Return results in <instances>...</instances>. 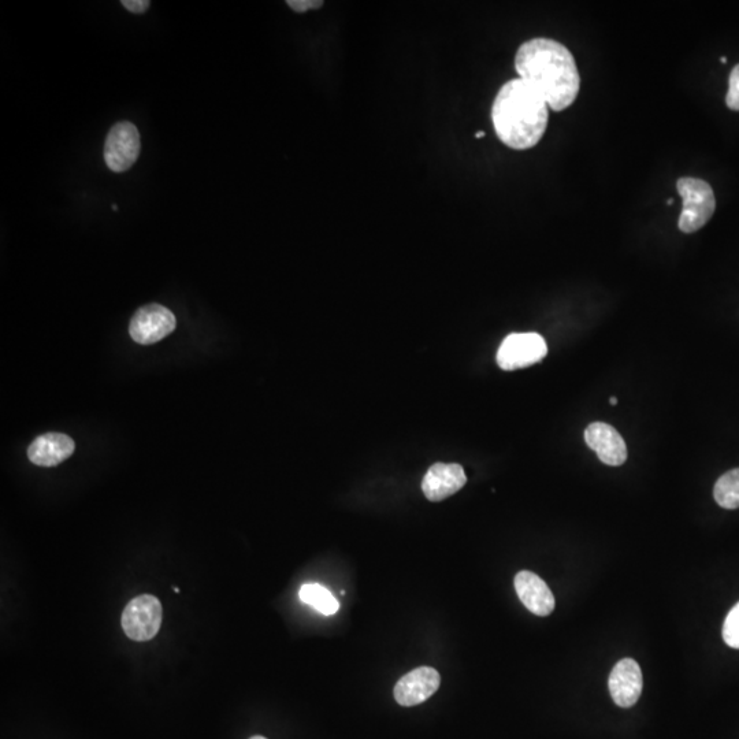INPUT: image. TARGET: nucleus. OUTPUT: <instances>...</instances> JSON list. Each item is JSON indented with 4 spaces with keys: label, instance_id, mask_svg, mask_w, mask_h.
Returning <instances> with one entry per match:
<instances>
[{
    "label": "nucleus",
    "instance_id": "f257e3e1",
    "mask_svg": "<svg viewBox=\"0 0 739 739\" xmlns=\"http://www.w3.org/2000/svg\"><path fill=\"white\" fill-rule=\"evenodd\" d=\"M515 69L519 79L536 89L553 111L568 109L581 89L574 55L556 40H527L515 55Z\"/></svg>",
    "mask_w": 739,
    "mask_h": 739
},
{
    "label": "nucleus",
    "instance_id": "f03ea898",
    "mask_svg": "<svg viewBox=\"0 0 739 739\" xmlns=\"http://www.w3.org/2000/svg\"><path fill=\"white\" fill-rule=\"evenodd\" d=\"M549 106L526 81L515 79L500 88L492 106V122L501 143L516 151L530 150L547 132Z\"/></svg>",
    "mask_w": 739,
    "mask_h": 739
},
{
    "label": "nucleus",
    "instance_id": "7ed1b4c3",
    "mask_svg": "<svg viewBox=\"0 0 739 739\" xmlns=\"http://www.w3.org/2000/svg\"><path fill=\"white\" fill-rule=\"evenodd\" d=\"M677 188L683 200L679 229L683 233H694L703 229L716 210L711 185L700 178L683 177L679 178Z\"/></svg>",
    "mask_w": 739,
    "mask_h": 739
},
{
    "label": "nucleus",
    "instance_id": "20e7f679",
    "mask_svg": "<svg viewBox=\"0 0 739 739\" xmlns=\"http://www.w3.org/2000/svg\"><path fill=\"white\" fill-rule=\"evenodd\" d=\"M126 637L146 642L159 633L162 625L161 601L151 594H141L126 605L121 618Z\"/></svg>",
    "mask_w": 739,
    "mask_h": 739
},
{
    "label": "nucleus",
    "instance_id": "39448f33",
    "mask_svg": "<svg viewBox=\"0 0 739 739\" xmlns=\"http://www.w3.org/2000/svg\"><path fill=\"white\" fill-rule=\"evenodd\" d=\"M548 354L547 341L538 333H512L497 352V365L505 371L525 369Z\"/></svg>",
    "mask_w": 739,
    "mask_h": 739
},
{
    "label": "nucleus",
    "instance_id": "423d86ee",
    "mask_svg": "<svg viewBox=\"0 0 739 739\" xmlns=\"http://www.w3.org/2000/svg\"><path fill=\"white\" fill-rule=\"evenodd\" d=\"M176 317L169 308L151 303L136 311L129 325V334L140 345L158 343L176 329Z\"/></svg>",
    "mask_w": 739,
    "mask_h": 739
},
{
    "label": "nucleus",
    "instance_id": "0eeeda50",
    "mask_svg": "<svg viewBox=\"0 0 739 739\" xmlns=\"http://www.w3.org/2000/svg\"><path fill=\"white\" fill-rule=\"evenodd\" d=\"M140 155V133L132 122L115 124L105 144V161L111 172L124 173Z\"/></svg>",
    "mask_w": 739,
    "mask_h": 739
},
{
    "label": "nucleus",
    "instance_id": "6e6552de",
    "mask_svg": "<svg viewBox=\"0 0 739 739\" xmlns=\"http://www.w3.org/2000/svg\"><path fill=\"white\" fill-rule=\"evenodd\" d=\"M440 685L441 677L437 670L432 667H418L399 679L393 696L401 707H415L429 700Z\"/></svg>",
    "mask_w": 739,
    "mask_h": 739
},
{
    "label": "nucleus",
    "instance_id": "1a4fd4ad",
    "mask_svg": "<svg viewBox=\"0 0 739 739\" xmlns=\"http://www.w3.org/2000/svg\"><path fill=\"white\" fill-rule=\"evenodd\" d=\"M609 693L620 708H631L640 700L644 679L640 664L633 659L620 660L609 675Z\"/></svg>",
    "mask_w": 739,
    "mask_h": 739
},
{
    "label": "nucleus",
    "instance_id": "9d476101",
    "mask_svg": "<svg viewBox=\"0 0 739 739\" xmlns=\"http://www.w3.org/2000/svg\"><path fill=\"white\" fill-rule=\"evenodd\" d=\"M467 484L463 467L455 463H436L427 470L422 481L423 495L438 503L458 493Z\"/></svg>",
    "mask_w": 739,
    "mask_h": 739
},
{
    "label": "nucleus",
    "instance_id": "9b49d317",
    "mask_svg": "<svg viewBox=\"0 0 739 739\" xmlns=\"http://www.w3.org/2000/svg\"><path fill=\"white\" fill-rule=\"evenodd\" d=\"M585 441L604 464L618 467L626 462L627 447L625 440L620 436L618 430L608 425V423H590L585 432Z\"/></svg>",
    "mask_w": 739,
    "mask_h": 739
},
{
    "label": "nucleus",
    "instance_id": "f8f14e48",
    "mask_svg": "<svg viewBox=\"0 0 739 739\" xmlns=\"http://www.w3.org/2000/svg\"><path fill=\"white\" fill-rule=\"evenodd\" d=\"M514 585L519 600L529 609L531 614L537 616L552 614L556 605L555 596H553L544 579L531 573V571L525 570L516 574Z\"/></svg>",
    "mask_w": 739,
    "mask_h": 739
},
{
    "label": "nucleus",
    "instance_id": "ddd939ff",
    "mask_svg": "<svg viewBox=\"0 0 739 739\" xmlns=\"http://www.w3.org/2000/svg\"><path fill=\"white\" fill-rule=\"evenodd\" d=\"M76 444L62 433H46L28 447V459L40 467H55L73 455Z\"/></svg>",
    "mask_w": 739,
    "mask_h": 739
},
{
    "label": "nucleus",
    "instance_id": "4468645a",
    "mask_svg": "<svg viewBox=\"0 0 739 739\" xmlns=\"http://www.w3.org/2000/svg\"><path fill=\"white\" fill-rule=\"evenodd\" d=\"M299 594L303 603L311 605V607L317 609L323 615H334L339 611V601L336 600V597L328 589L323 588L319 583H307V585H303Z\"/></svg>",
    "mask_w": 739,
    "mask_h": 739
},
{
    "label": "nucleus",
    "instance_id": "2eb2a0df",
    "mask_svg": "<svg viewBox=\"0 0 739 739\" xmlns=\"http://www.w3.org/2000/svg\"><path fill=\"white\" fill-rule=\"evenodd\" d=\"M713 496L724 510L739 508V469L731 470L718 479Z\"/></svg>",
    "mask_w": 739,
    "mask_h": 739
},
{
    "label": "nucleus",
    "instance_id": "dca6fc26",
    "mask_svg": "<svg viewBox=\"0 0 739 739\" xmlns=\"http://www.w3.org/2000/svg\"><path fill=\"white\" fill-rule=\"evenodd\" d=\"M723 640L730 648L739 649V603L727 615L723 626Z\"/></svg>",
    "mask_w": 739,
    "mask_h": 739
},
{
    "label": "nucleus",
    "instance_id": "f3484780",
    "mask_svg": "<svg viewBox=\"0 0 739 739\" xmlns=\"http://www.w3.org/2000/svg\"><path fill=\"white\" fill-rule=\"evenodd\" d=\"M726 103L730 110L739 111V65L730 74Z\"/></svg>",
    "mask_w": 739,
    "mask_h": 739
},
{
    "label": "nucleus",
    "instance_id": "a211bd4d",
    "mask_svg": "<svg viewBox=\"0 0 739 739\" xmlns=\"http://www.w3.org/2000/svg\"><path fill=\"white\" fill-rule=\"evenodd\" d=\"M287 5L296 13H306L308 10L321 9L322 0H288Z\"/></svg>",
    "mask_w": 739,
    "mask_h": 739
},
{
    "label": "nucleus",
    "instance_id": "6ab92c4d",
    "mask_svg": "<svg viewBox=\"0 0 739 739\" xmlns=\"http://www.w3.org/2000/svg\"><path fill=\"white\" fill-rule=\"evenodd\" d=\"M121 3L126 10H129L131 11V13L135 14L146 13V11L150 9L151 6L150 0H122Z\"/></svg>",
    "mask_w": 739,
    "mask_h": 739
},
{
    "label": "nucleus",
    "instance_id": "aec40b11",
    "mask_svg": "<svg viewBox=\"0 0 739 739\" xmlns=\"http://www.w3.org/2000/svg\"><path fill=\"white\" fill-rule=\"evenodd\" d=\"M609 403H611V406H616V404H618V399H616V397H611V399H609Z\"/></svg>",
    "mask_w": 739,
    "mask_h": 739
},
{
    "label": "nucleus",
    "instance_id": "412c9836",
    "mask_svg": "<svg viewBox=\"0 0 739 739\" xmlns=\"http://www.w3.org/2000/svg\"><path fill=\"white\" fill-rule=\"evenodd\" d=\"M484 136H485V132H478L477 135H475V137H477V139H482V137H484Z\"/></svg>",
    "mask_w": 739,
    "mask_h": 739
},
{
    "label": "nucleus",
    "instance_id": "4be33fe9",
    "mask_svg": "<svg viewBox=\"0 0 739 739\" xmlns=\"http://www.w3.org/2000/svg\"><path fill=\"white\" fill-rule=\"evenodd\" d=\"M250 739H267V738L262 737V735H255V737H252Z\"/></svg>",
    "mask_w": 739,
    "mask_h": 739
},
{
    "label": "nucleus",
    "instance_id": "5701e85b",
    "mask_svg": "<svg viewBox=\"0 0 739 739\" xmlns=\"http://www.w3.org/2000/svg\"><path fill=\"white\" fill-rule=\"evenodd\" d=\"M672 203H674V199L668 200V206H672Z\"/></svg>",
    "mask_w": 739,
    "mask_h": 739
},
{
    "label": "nucleus",
    "instance_id": "b1692460",
    "mask_svg": "<svg viewBox=\"0 0 739 739\" xmlns=\"http://www.w3.org/2000/svg\"><path fill=\"white\" fill-rule=\"evenodd\" d=\"M111 209H113V210L117 211V210H118V206H117V204H113V207H111Z\"/></svg>",
    "mask_w": 739,
    "mask_h": 739
},
{
    "label": "nucleus",
    "instance_id": "393cba45",
    "mask_svg": "<svg viewBox=\"0 0 739 739\" xmlns=\"http://www.w3.org/2000/svg\"><path fill=\"white\" fill-rule=\"evenodd\" d=\"M720 62H722V63H727V58H722V59H720Z\"/></svg>",
    "mask_w": 739,
    "mask_h": 739
}]
</instances>
